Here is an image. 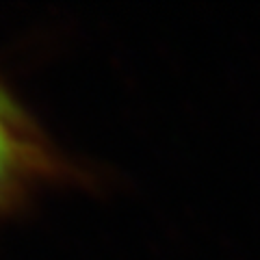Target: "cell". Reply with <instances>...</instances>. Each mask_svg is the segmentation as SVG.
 Returning a JSON list of instances; mask_svg holds the SVG:
<instances>
[{"instance_id":"cell-2","label":"cell","mask_w":260,"mask_h":260,"mask_svg":"<svg viewBox=\"0 0 260 260\" xmlns=\"http://www.w3.org/2000/svg\"><path fill=\"white\" fill-rule=\"evenodd\" d=\"M0 111H3V113H7V115H11V117H15V119H18V111H15V107L11 104V100H9V98L5 95V91H3V89H0Z\"/></svg>"},{"instance_id":"cell-1","label":"cell","mask_w":260,"mask_h":260,"mask_svg":"<svg viewBox=\"0 0 260 260\" xmlns=\"http://www.w3.org/2000/svg\"><path fill=\"white\" fill-rule=\"evenodd\" d=\"M15 124L18 119L0 111V198L11 189L24 165L22 143L13 133Z\"/></svg>"}]
</instances>
